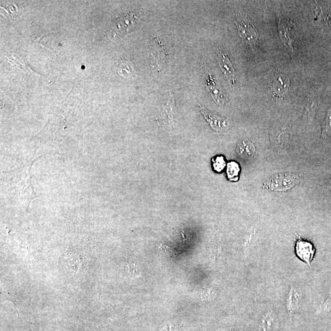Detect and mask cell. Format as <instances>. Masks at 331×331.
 <instances>
[{"mask_svg": "<svg viewBox=\"0 0 331 331\" xmlns=\"http://www.w3.org/2000/svg\"><path fill=\"white\" fill-rule=\"evenodd\" d=\"M140 15V12H132L114 18L107 33L108 38L112 40L117 39L134 30L141 21Z\"/></svg>", "mask_w": 331, "mask_h": 331, "instance_id": "cell-1", "label": "cell"}, {"mask_svg": "<svg viewBox=\"0 0 331 331\" xmlns=\"http://www.w3.org/2000/svg\"><path fill=\"white\" fill-rule=\"evenodd\" d=\"M149 54L152 71L156 76L164 68L168 58L166 50L157 37H152Z\"/></svg>", "mask_w": 331, "mask_h": 331, "instance_id": "cell-2", "label": "cell"}, {"mask_svg": "<svg viewBox=\"0 0 331 331\" xmlns=\"http://www.w3.org/2000/svg\"><path fill=\"white\" fill-rule=\"evenodd\" d=\"M300 176L292 173H280L274 176L264 184V188L271 191H283L288 190L300 183Z\"/></svg>", "mask_w": 331, "mask_h": 331, "instance_id": "cell-3", "label": "cell"}, {"mask_svg": "<svg viewBox=\"0 0 331 331\" xmlns=\"http://www.w3.org/2000/svg\"><path fill=\"white\" fill-rule=\"evenodd\" d=\"M176 114L177 109L175 105L174 98L172 93L169 92L167 101L162 106L157 122L162 126L172 128L174 126Z\"/></svg>", "mask_w": 331, "mask_h": 331, "instance_id": "cell-4", "label": "cell"}, {"mask_svg": "<svg viewBox=\"0 0 331 331\" xmlns=\"http://www.w3.org/2000/svg\"><path fill=\"white\" fill-rule=\"evenodd\" d=\"M237 31L243 41L248 44H254L257 41L259 34L252 23L244 18L237 20Z\"/></svg>", "mask_w": 331, "mask_h": 331, "instance_id": "cell-5", "label": "cell"}, {"mask_svg": "<svg viewBox=\"0 0 331 331\" xmlns=\"http://www.w3.org/2000/svg\"><path fill=\"white\" fill-rule=\"evenodd\" d=\"M290 84L289 76L284 72L277 71L275 74L271 87L272 94L277 97H283L289 89Z\"/></svg>", "mask_w": 331, "mask_h": 331, "instance_id": "cell-6", "label": "cell"}, {"mask_svg": "<svg viewBox=\"0 0 331 331\" xmlns=\"http://www.w3.org/2000/svg\"><path fill=\"white\" fill-rule=\"evenodd\" d=\"M200 111L202 115H203L204 118L206 120L207 122L213 130L218 132H223L229 129L230 127L228 120L221 118V117L217 116L214 114L210 113L208 111L207 109L199 105Z\"/></svg>", "mask_w": 331, "mask_h": 331, "instance_id": "cell-7", "label": "cell"}, {"mask_svg": "<svg viewBox=\"0 0 331 331\" xmlns=\"http://www.w3.org/2000/svg\"><path fill=\"white\" fill-rule=\"evenodd\" d=\"M295 249L298 258L311 266L316 252L313 245L311 242L300 239L296 242Z\"/></svg>", "mask_w": 331, "mask_h": 331, "instance_id": "cell-8", "label": "cell"}, {"mask_svg": "<svg viewBox=\"0 0 331 331\" xmlns=\"http://www.w3.org/2000/svg\"><path fill=\"white\" fill-rule=\"evenodd\" d=\"M218 60L221 71L227 78L234 85L236 71H235L233 66L229 60L228 55L225 52H223L220 48H218Z\"/></svg>", "mask_w": 331, "mask_h": 331, "instance_id": "cell-9", "label": "cell"}, {"mask_svg": "<svg viewBox=\"0 0 331 331\" xmlns=\"http://www.w3.org/2000/svg\"><path fill=\"white\" fill-rule=\"evenodd\" d=\"M279 31L280 39L293 52L292 23L286 19L280 18L279 23Z\"/></svg>", "mask_w": 331, "mask_h": 331, "instance_id": "cell-10", "label": "cell"}, {"mask_svg": "<svg viewBox=\"0 0 331 331\" xmlns=\"http://www.w3.org/2000/svg\"><path fill=\"white\" fill-rule=\"evenodd\" d=\"M116 71L120 76L127 79L135 78L136 70L133 61L128 60L120 61L116 65Z\"/></svg>", "mask_w": 331, "mask_h": 331, "instance_id": "cell-11", "label": "cell"}, {"mask_svg": "<svg viewBox=\"0 0 331 331\" xmlns=\"http://www.w3.org/2000/svg\"><path fill=\"white\" fill-rule=\"evenodd\" d=\"M236 152L243 158L250 159L255 157L256 149L254 144L250 141L243 140L237 144Z\"/></svg>", "mask_w": 331, "mask_h": 331, "instance_id": "cell-12", "label": "cell"}, {"mask_svg": "<svg viewBox=\"0 0 331 331\" xmlns=\"http://www.w3.org/2000/svg\"><path fill=\"white\" fill-rule=\"evenodd\" d=\"M207 89L212 97L213 100L218 105H225L228 100L225 95L221 92V91L218 89L216 86V84L210 75H209V79L207 80Z\"/></svg>", "mask_w": 331, "mask_h": 331, "instance_id": "cell-13", "label": "cell"}, {"mask_svg": "<svg viewBox=\"0 0 331 331\" xmlns=\"http://www.w3.org/2000/svg\"><path fill=\"white\" fill-rule=\"evenodd\" d=\"M68 260L69 266L73 269L75 274H77L82 264V256L77 254V253H68Z\"/></svg>", "mask_w": 331, "mask_h": 331, "instance_id": "cell-14", "label": "cell"}, {"mask_svg": "<svg viewBox=\"0 0 331 331\" xmlns=\"http://www.w3.org/2000/svg\"><path fill=\"white\" fill-rule=\"evenodd\" d=\"M298 299H300V294L292 289L288 301V308L290 312H295V310L297 309Z\"/></svg>", "mask_w": 331, "mask_h": 331, "instance_id": "cell-15", "label": "cell"}, {"mask_svg": "<svg viewBox=\"0 0 331 331\" xmlns=\"http://www.w3.org/2000/svg\"><path fill=\"white\" fill-rule=\"evenodd\" d=\"M239 172V167L238 165L234 163H231L229 164L228 167V174L229 177L233 178L238 175Z\"/></svg>", "mask_w": 331, "mask_h": 331, "instance_id": "cell-16", "label": "cell"}, {"mask_svg": "<svg viewBox=\"0 0 331 331\" xmlns=\"http://www.w3.org/2000/svg\"><path fill=\"white\" fill-rule=\"evenodd\" d=\"M331 133V108L328 112L327 119L325 124L324 131H323V136L330 135Z\"/></svg>", "mask_w": 331, "mask_h": 331, "instance_id": "cell-17", "label": "cell"}, {"mask_svg": "<svg viewBox=\"0 0 331 331\" xmlns=\"http://www.w3.org/2000/svg\"><path fill=\"white\" fill-rule=\"evenodd\" d=\"M213 166H214L215 169L216 170L221 171V170L223 169L224 167H225V162L224 161L222 157H218V158L215 160Z\"/></svg>", "mask_w": 331, "mask_h": 331, "instance_id": "cell-18", "label": "cell"}]
</instances>
